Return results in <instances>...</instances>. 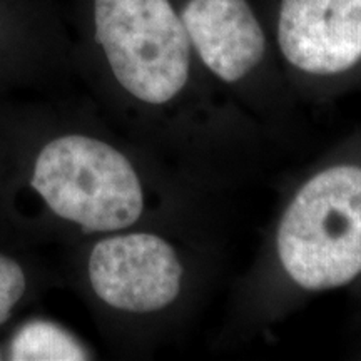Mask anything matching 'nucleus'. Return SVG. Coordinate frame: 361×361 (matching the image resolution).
Wrapping results in <instances>:
<instances>
[{
    "mask_svg": "<svg viewBox=\"0 0 361 361\" xmlns=\"http://www.w3.org/2000/svg\"><path fill=\"white\" fill-rule=\"evenodd\" d=\"M276 246L305 290L340 288L361 274V168L335 166L311 178L284 211Z\"/></svg>",
    "mask_w": 361,
    "mask_h": 361,
    "instance_id": "1",
    "label": "nucleus"
},
{
    "mask_svg": "<svg viewBox=\"0 0 361 361\" xmlns=\"http://www.w3.org/2000/svg\"><path fill=\"white\" fill-rule=\"evenodd\" d=\"M47 206L85 231L111 233L141 218L144 194L128 157L85 135L49 142L30 180Z\"/></svg>",
    "mask_w": 361,
    "mask_h": 361,
    "instance_id": "2",
    "label": "nucleus"
},
{
    "mask_svg": "<svg viewBox=\"0 0 361 361\" xmlns=\"http://www.w3.org/2000/svg\"><path fill=\"white\" fill-rule=\"evenodd\" d=\"M96 37L130 96L169 102L189 78V37L169 0H96Z\"/></svg>",
    "mask_w": 361,
    "mask_h": 361,
    "instance_id": "3",
    "label": "nucleus"
},
{
    "mask_svg": "<svg viewBox=\"0 0 361 361\" xmlns=\"http://www.w3.org/2000/svg\"><path fill=\"white\" fill-rule=\"evenodd\" d=\"M89 279L94 293L112 308L152 313L178 298L183 266L174 247L156 234H121L94 246Z\"/></svg>",
    "mask_w": 361,
    "mask_h": 361,
    "instance_id": "4",
    "label": "nucleus"
},
{
    "mask_svg": "<svg viewBox=\"0 0 361 361\" xmlns=\"http://www.w3.org/2000/svg\"><path fill=\"white\" fill-rule=\"evenodd\" d=\"M278 42L296 69L340 74L361 61V0H283Z\"/></svg>",
    "mask_w": 361,
    "mask_h": 361,
    "instance_id": "5",
    "label": "nucleus"
},
{
    "mask_svg": "<svg viewBox=\"0 0 361 361\" xmlns=\"http://www.w3.org/2000/svg\"><path fill=\"white\" fill-rule=\"evenodd\" d=\"M180 20L201 61L224 82L246 78L264 56V32L246 0H189Z\"/></svg>",
    "mask_w": 361,
    "mask_h": 361,
    "instance_id": "6",
    "label": "nucleus"
},
{
    "mask_svg": "<svg viewBox=\"0 0 361 361\" xmlns=\"http://www.w3.org/2000/svg\"><path fill=\"white\" fill-rule=\"evenodd\" d=\"M87 351L71 333L49 322H32L17 331L11 345L13 361H79Z\"/></svg>",
    "mask_w": 361,
    "mask_h": 361,
    "instance_id": "7",
    "label": "nucleus"
},
{
    "mask_svg": "<svg viewBox=\"0 0 361 361\" xmlns=\"http://www.w3.org/2000/svg\"><path fill=\"white\" fill-rule=\"evenodd\" d=\"M25 274L16 261L0 255V324L11 316L25 291Z\"/></svg>",
    "mask_w": 361,
    "mask_h": 361,
    "instance_id": "8",
    "label": "nucleus"
}]
</instances>
